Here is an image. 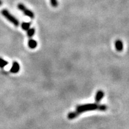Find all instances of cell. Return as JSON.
I'll return each mask as SVG.
<instances>
[{
  "label": "cell",
  "mask_w": 129,
  "mask_h": 129,
  "mask_svg": "<svg viewBox=\"0 0 129 129\" xmlns=\"http://www.w3.org/2000/svg\"><path fill=\"white\" fill-rule=\"evenodd\" d=\"M99 105L97 104H88L83 105H80L77 106L76 111L80 114L81 113L87 112V111L98 109H99Z\"/></svg>",
  "instance_id": "cell-1"
},
{
  "label": "cell",
  "mask_w": 129,
  "mask_h": 129,
  "mask_svg": "<svg viewBox=\"0 0 129 129\" xmlns=\"http://www.w3.org/2000/svg\"><path fill=\"white\" fill-rule=\"evenodd\" d=\"M104 96V93L102 90H99L96 93V96H95V101L97 104L99 103L101 101V100L103 99Z\"/></svg>",
  "instance_id": "cell-5"
},
{
  "label": "cell",
  "mask_w": 129,
  "mask_h": 129,
  "mask_svg": "<svg viewBox=\"0 0 129 129\" xmlns=\"http://www.w3.org/2000/svg\"><path fill=\"white\" fill-rule=\"evenodd\" d=\"M115 48L118 51H121L123 50V44L121 40H117L115 43Z\"/></svg>",
  "instance_id": "cell-6"
},
{
  "label": "cell",
  "mask_w": 129,
  "mask_h": 129,
  "mask_svg": "<svg viewBox=\"0 0 129 129\" xmlns=\"http://www.w3.org/2000/svg\"><path fill=\"white\" fill-rule=\"evenodd\" d=\"M50 1L51 6L53 7H56L58 6V1L57 0H50Z\"/></svg>",
  "instance_id": "cell-12"
},
{
  "label": "cell",
  "mask_w": 129,
  "mask_h": 129,
  "mask_svg": "<svg viewBox=\"0 0 129 129\" xmlns=\"http://www.w3.org/2000/svg\"><path fill=\"white\" fill-rule=\"evenodd\" d=\"M20 70V64L18 63L17 62H13V65L10 69V72L12 73L16 74Z\"/></svg>",
  "instance_id": "cell-4"
},
{
  "label": "cell",
  "mask_w": 129,
  "mask_h": 129,
  "mask_svg": "<svg viewBox=\"0 0 129 129\" xmlns=\"http://www.w3.org/2000/svg\"><path fill=\"white\" fill-rule=\"evenodd\" d=\"M30 24H31L30 22H23L22 23L21 26H22V28L23 29V30H28L30 28Z\"/></svg>",
  "instance_id": "cell-9"
},
{
  "label": "cell",
  "mask_w": 129,
  "mask_h": 129,
  "mask_svg": "<svg viewBox=\"0 0 129 129\" xmlns=\"http://www.w3.org/2000/svg\"><path fill=\"white\" fill-rule=\"evenodd\" d=\"M35 28H29V29L27 30V35L29 37H33L35 34Z\"/></svg>",
  "instance_id": "cell-10"
},
{
  "label": "cell",
  "mask_w": 129,
  "mask_h": 129,
  "mask_svg": "<svg viewBox=\"0 0 129 129\" xmlns=\"http://www.w3.org/2000/svg\"><path fill=\"white\" fill-rule=\"evenodd\" d=\"M17 8H18L19 10H20L21 12L25 14V15L28 16L29 17H30V19L34 18L35 17L34 13L31 10H30L29 9H27L24 4H22V3H19V4H17Z\"/></svg>",
  "instance_id": "cell-3"
},
{
  "label": "cell",
  "mask_w": 129,
  "mask_h": 129,
  "mask_svg": "<svg viewBox=\"0 0 129 129\" xmlns=\"http://www.w3.org/2000/svg\"><path fill=\"white\" fill-rule=\"evenodd\" d=\"M9 64V62L7 61L4 60V59H2V58L0 57V68H3L6 66H7V64Z\"/></svg>",
  "instance_id": "cell-11"
},
{
  "label": "cell",
  "mask_w": 129,
  "mask_h": 129,
  "mask_svg": "<svg viewBox=\"0 0 129 129\" xmlns=\"http://www.w3.org/2000/svg\"><path fill=\"white\" fill-rule=\"evenodd\" d=\"M28 46L31 49H34L37 46V42L33 39H30L28 41Z\"/></svg>",
  "instance_id": "cell-7"
},
{
  "label": "cell",
  "mask_w": 129,
  "mask_h": 129,
  "mask_svg": "<svg viewBox=\"0 0 129 129\" xmlns=\"http://www.w3.org/2000/svg\"><path fill=\"white\" fill-rule=\"evenodd\" d=\"M2 4H3V1H1V0H0V6H1Z\"/></svg>",
  "instance_id": "cell-14"
},
{
  "label": "cell",
  "mask_w": 129,
  "mask_h": 129,
  "mask_svg": "<svg viewBox=\"0 0 129 129\" xmlns=\"http://www.w3.org/2000/svg\"><path fill=\"white\" fill-rule=\"evenodd\" d=\"M107 109V106L105 105H101L99 106V109L98 110L101 111H105Z\"/></svg>",
  "instance_id": "cell-13"
},
{
  "label": "cell",
  "mask_w": 129,
  "mask_h": 129,
  "mask_svg": "<svg viewBox=\"0 0 129 129\" xmlns=\"http://www.w3.org/2000/svg\"><path fill=\"white\" fill-rule=\"evenodd\" d=\"M79 115V114L77 111H75V112H71L69 113L68 115V118L69 119V120H72V119L75 118Z\"/></svg>",
  "instance_id": "cell-8"
},
{
  "label": "cell",
  "mask_w": 129,
  "mask_h": 129,
  "mask_svg": "<svg viewBox=\"0 0 129 129\" xmlns=\"http://www.w3.org/2000/svg\"><path fill=\"white\" fill-rule=\"evenodd\" d=\"M1 14L4 17H6L9 22L15 26H18L19 25V21L14 16L12 15L7 9H3L1 11Z\"/></svg>",
  "instance_id": "cell-2"
}]
</instances>
